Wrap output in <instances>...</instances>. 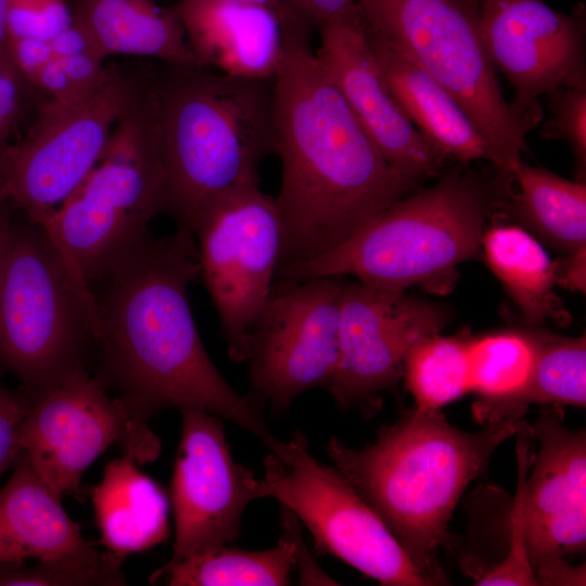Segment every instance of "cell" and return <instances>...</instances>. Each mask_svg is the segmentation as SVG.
Segmentation results:
<instances>
[{"instance_id":"obj_5","label":"cell","mask_w":586,"mask_h":586,"mask_svg":"<svg viewBox=\"0 0 586 586\" xmlns=\"http://www.w3.org/2000/svg\"><path fill=\"white\" fill-rule=\"evenodd\" d=\"M504 198L495 177L458 165L396 201L336 247L279 268L275 283L352 275L383 289L421 285L447 292L456 267L482 256L486 221Z\"/></svg>"},{"instance_id":"obj_25","label":"cell","mask_w":586,"mask_h":586,"mask_svg":"<svg viewBox=\"0 0 586 586\" xmlns=\"http://www.w3.org/2000/svg\"><path fill=\"white\" fill-rule=\"evenodd\" d=\"M481 252L528 326L570 321L563 301L553 291L555 260L530 232L518 225L491 226L483 232Z\"/></svg>"},{"instance_id":"obj_20","label":"cell","mask_w":586,"mask_h":586,"mask_svg":"<svg viewBox=\"0 0 586 586\" xmlns=\"http://www.w3.org/2000/svg\"><path fill=\"white\" fill-rule=\"evenodd\" d=\"M98 550L86 540L56 496L34 470L24 454L0 489V565L27 559L89 556Z\"/></svg>"},{"instance_id":"obj_3","label":"cell","mask_w":586,"mask_h":586,"mask_svg":"<svg viewBox=\"0 0 586 586\" xmlns=\"http://www.w3.org/2000/svg\"><path fill=\"white\" fill-rule=\"evenodd\" d=\"M522 419L464 432L442 410L412 408L383 426L373 444L351 448L331 437L334 468L379 514L417 568L433 583L445 578L437 552L462 493Z\"/></svg>"},{"instance_id":"obj_33","label":"cell","mask_w":586,"mask_h":586,"mask_svg":"<svg viewBox=\"0 0 586 586\" xmlns=\"http://www.w3.org/2000/svg\"><path fill=\"white\" fill-rule=\"evenodd\" d=\"M73 22L65 0H7L5 30L10 38L50 41Z\"/></svg>"},{"instance_id":"obj_1","label":"cell","mask_w":586,"mask_h":586,"mask_svg":"<svg viewBox=\"0 0 586 586\" xmlns=\"http://www.w3.org/2000/svg\"><path fill=\"white\" fill-rule=\"evenodd\" d=\"M199 277L195 237L178 227L162 238L151 234L91 283L98 318L94 378L117 394L143 431H151L150 418L164 409L198 408L282 457L288 442L268 428L262 406L225 380L202 343L188 297Z\"/></svg>"},{"instance_id":"obj_2","label":"cell","mask_w":586,"mask_h":586,"mask_svg":"<svg viewBox=\"0 0 586 586\" xmlns=\"http://www.w3.org/2000/svg\"><path fill=\"white\" fill-rule=\"evenodd\" d=\"M310 27L285 26L272 79L273 152L281 161L279 268L336 247L421 183L382 156L311 48Z\"/></svg>"},{"instance_id":"obj_6","label":"cell","mask_w":586,"mask_h":586,"mask_svg":"<svg viewBox=\"0 0 586 586\" xmlns=\"http://www.w3.org/2000/svg\"><path fill=\"white\" fill-rule=\"evenodd\" d=\"M97 321L88 283L17 209L0 246V362L29 399L87 370Z\"/></svg>"},{"instance_id":"obj_7","label":"cell","mask_w":586,"mask_h":586,"mask_svg":"<svg viewBox=\"0 0 586 586\" xmlns=\"http://www.w3.org/2000/svg\"><path fill=\"white\" fill-rule=\"evenodd\" d=\"M367 30L441 84L483 138L496 179L513 182L525 137L540 120L506 100L485 49L479 0H355Z\"/></svg>"},{"instance_id":"obj_30","label":"cell","mask_w":586,"mask_h":586,"mask_svg":"<svg viewBox=\"0 0 586 586\" xmlns=\"http://www.w3.org/2000/svg\"><path fill=\"white\" fill-rule=\"evenodd\" d=\"M123 561L107 551L84 557L39 560L37 564L0 565V586L126 585Z\"/></svg>"},{"instance_id":"obj_10","label":"cell","mask_w":586,"mask_h":586,"mask_svg":"<svg viewBox=\"0 0 586 586\" xmlns=\"http://www.w3.org/2000/svg\"><path fill=\"white\" fill-rule=\"evenodd\" d=\"M289 454L264 460L258 498L272 497L307 527L316 548L387 586H429L379 514L335 469L314 458L306 435L296 431Z\"/></svg>"},{"instance_id":"obj_35","label":"cell","mask_w":586,"mask_h":586,"mask_svg":"<svg viewBox=\"0 0 586 586\" xmlns=\"http://www.w3.org/2000/svg\"><path fill=\"white\" fill-rule=\"evenodd\" d=\"M29 398L0 386V474L16 460L21 453L20 429L27 411Z\"/></svg>"},{"instance_id":"obj_37","label":"cell","mask_w":586,"mask_h":586,"mask_svg":"<svg viewBox=\"0 0 586 586\" xmlns=\"http://www.w3.org/2000/svg\"><path fill=\"white\" fill-rule=\"evenodd\" d=\"M311 25L318 27L359 14L355 0H286Z\"/></svg>"},{"instance_id":"obj_9","label":"cell","mask_w":586,"mask_h":586,"mask_svg":"<svg viewBox=\"0 0 586 586\" xmlns=\"http://www.w3.org/2000/svg\"><path fill=\"white\" fill-rule=\"evenodd\" d=\"M151 75L111 63L79 101L42 98L26 135L0 150V206L11 204L38 224L48 218L99 162Z\"/></svg>"},{"instance_id":"obj_21","label":"cell","mask_w":586,"mask_h":586,"mask_svg":"<svg viewBox=\"0 0 586 586\" xmlns=\"http://www.w3.org/2000/svg\"><path fill=\"white\" fill-rule=\"evenodd\" d=\"M365 30L391 95L416 129L462 164L487 160L483 138L455 98L394 46Z\"/></svg>"},{"instance_id":"obj_4","label":"cell","mask_w":586,"mask_h":586,"mask_svg":"<svg viewBox=\"0 0 586 586\" xmlns=\"http://www.w3.org/2000/svg\"><path fill=\"white\" fill-rule=\"evenodd\" d=\"M165 64L151 79L165 212L178 227L192 230L217 201L259 187V165L273 152V78Z\"/></svg>"},{"instance_id":"obj_19","label":"cell","mask_w":586,"mask_h":586,"mask_svg":"<svg viewBox=\"0 0 586 586\" xmlns=\"http://www.w3.org/2000/svg\"><path fill=\"white\" fill-rule=\"evenodd\" d=\"M175 10L196 65L237 78H273L285 46L276 11L242 0H180Z\"/></svg>"},{"instance_id":"obj_18","label":"cell","mask_w":586,"mask_h":586,"mask_svg":"<svg viewBox=\"0 0 586 586\" xmlns=\"http://www.w3.org/2000/svg\"><path fill=\"white\" fill-rule=\"evenodd\" d=\"M319 29L317 58L385 161L419 181L438 175L447 156L416 129L391 95L360 15Z\"/></svg>"},{"instance_id":"obj_17","label":"cell","mask_w":586,"mask_h":586,"mask_svg":"<svg viewBox=\"0 0 586 586\" xmlns=\"http://www.w3.org/2000/svg\"><path fill=\"white\" fill-rule=\"evenodd\" d=\"M480 28L496 71L513 88V109L542 120L543 95L586 89L585 8L571 14L544 0H479Z\"/></svg>"},{"instance_id":"obj_14","label":"cell","mask_w":586,"mask_h":586,"mask_svg":"<svg viewBox=\"0 0 586 586\" xmlns=\"http://www.w3.org/2000/svg\"><path fill=\"white\" fill-rule=\"evenodd\" d=\"M442 305L362 282H343L337 358L328 387L344 408L373 412L380 393L402 379L405 357L421 337L441 332L449 320Z\"/></svg>"},{"instance_id":"obj_15","label":"cell","mask_w":586,"mask_h":586,"mask_svg":"<svg viewBox=\"0 0 586 586\" xmlns=\"http://www.w3.org/2000/svg\"><path fill=\"white\" fill-rule=\"evenodd\" d=\"M558 406H544L531 426L532 455L524 492V532L537 585H584L585 568L565 557L586 548V434L563 425Z\"/></svg>"},{"instance_id":"obj_8","label":"cell","mask_w":586,"mask_h":586,"mask_svg":"<svg viewBox=\"0 0 586 586\" xmlns=\"http://www.w3.org/2000/svg\"><path fill=\"white\" fill-rule=\"evenodd\" d=\"M150 86L151 79L82 182L39 224L89 286L144 242L152 219L165 212Z\"/></svg>"},{"instance_id":"obj_40","label":"cell","mask_w":586,"mask_h":586,"mask_svg":"<svg viewBox=\"0 0 586 586\" xmlns=\"http://www.w3.org/2000/svg\"><path fill=\"white\" fill-rule=\"evenodd\" d=\"M259 5H264L267 8L272 9L276 11L282 18L284 25L297 22V21H306L300 13H297L289 3L286 0H242ZM309 23V22H308Z\"/></svg>"},{"instance_id":"obj_12","label":"cell","mask_w":586,"mask_h":586,"mask_svg":"<svg viewBox=\"0 0 586 586\" xmlns=\"http://www.w3.org/2000/svg\"><path fill=\"white\" fill-rule=\"evenodd\" d=\"M337 277L273 284L247 340L251 392L272 413L284 412L301 393L328 388L337 358Z\"/></svg>"},{"instance_id":"obj_16","label":"cell","mask_w":586,"mask_h":586,"mask_svg":"<svg viewBox=\"0 0 586 586\" xmlns=\"http://www.w3.org/2000/svg\"><path fill=\"white\" fill-rule=\"evenodd\" d=\"M180 413L182 431L170 483L174 551L151 574V583L182 559L235 540L245 507L258 498L257 477L233 460L219 417L198 408Z\"/></svg>"},{"instance_id":"obj_41","label":"cell","mask_w":586,"mask_h":586,"mask_svg":"<svg viewBox=\"0 0 586 586\" xmlns=\"http://www.w3.org/2000/svg\"><path fill=\"white\" fill-rule=\"evenodd\" d=\"M17 209L11 204L0 206V246L11 218Z\"/></svg>"},{"instance_id":"obj_39","label":"cell","mask_w":586,"mask_h":586,"mask_svg":"<svg viewBox=\"0 0 586 586\" xmlns=\"http://www.w3.org/2000/svg\"><path fill=\"white\" fill-rule=\"evenodd\" d=\"M49 42L54 59L75 55L87 51H95L101 55L88 33L74 20V17L72 24Z\"/></svg>"},{"instance_id":"obj_24","label":"cell","mask_w":586,"mask_h":586,"mask_svg":"<svg viewBox=\"0 0 586 586\" xmlns=\"http://www.w3.org/2000/svg\"><path fill=\"white\" fill-rule=\"evenodd\" d=\"M540 340L542 330L528 324L469 336L470 392L477 397L473 405L476 421L487 425L522 419Z\"/></svg>"},{"instance_id":"obj_28","label":"cell","mask_w":586,"mask_h":586,"mask_svg":"<svg viewBox=\"0 0 586 586\" xmlns=\"http://www.w3.org/2000/svg\"><path fill=\"white\" fill-rule=\"evenodd\" d=\"M470 335L432 333L408 351L403 366L405 386L415 408L442 410L470 393L468 340Z\"/></svg>"},{"instance_id":"obj_26","label":"cell","mask_w":586,"mask_h":586,"mask_svg":"<svg viewBox=\"0 0 586 586\" xmlns=\"http://www.w3.org/2000/svg\"><path fill=\"white\" fill-rule=\"evenodd\" d=\"M499 208L518 226L563 255L586 246V184L521 163Z\"/></svg>"},{"instance_id":"obj_29","label":"cell","mask_w":586,"mask_h":586,"mask_svg":"<svg viewBox=\"0 0 586 586\" xmlns=\"http://www.w3.org/2000/svg\"><path fill=\"white\" fill-rule=\"evenodd\" d=\"M524 406H586V339L542 330L539 352Z\"/></svg>"},{"instance_id":"obj_36","label":"cell","mask_w":586,"mask_h":586,"mask_svg":"<svg viewBox=\"0 0 586 586\" xmlns=\"http://www.w3.org/2000/svg\"><path fill=\"white\" fill-rule=\"evenodd\" d=\"M7 50L14 68L29 85L38 73L54 59L48 40L10 38L7 40Z\"/></svg>"},{"instance_id":"obj_38","label":"cell","mask_w":586,"mask_h":586,"mask_svg":"<svg viewBox=\"0 0 586 586\" xmlns=\"http://www.w3.org/2000/svg\"><path fill=\"white\" fill-rule=\"evenodd\" d=\"M556 284L571 291L586 290V246L555 260Z\"/></svg>"},{"instance_id":"obj_31","label":"cell","mask_w":586,"mask_h":586,"mask_svg":"<svg viewBox=\"0 0 586 586\" xmlns=\"http://www.w3.org/2000/svg\"><path fill=\"white\" fill-rule=\"evenodd\" d=\"M514 435L517 436L518 485L511 511L509 549L500 563L476 578L475 585H537L526 551L524 532L525 481L533 455L531 425L521 420Z\"/></svg>"},{"instance_id":"obj_22","label":"cell","mask_w":586,"mask_h":586,"mask_svg":"<svg viewBox=\"0 0 586 586\" xmlns=\"http://www.w3.org/2000/svg\"><path fill=\"white\" fill-rule=\"evenodd\" d=\"M125 450L104 468L89 489L101 544L120 561L167 540L169 500L165 491L138 468Z\"/></svg>"},{"instance_id":"obj_42","label":"cell","mask_w":586,"mask_h":586,"mask_svg":"<svg viewBox=\"0 0 586 586\" xmlns=\"http://www.w3.org/2000/svg\"><path fill=\"white\" fill-rule=\"evenodd\" d=\"M7 0H0V54H8L5 30Z\"/></svg>"},{"instance_id":"obj_13","label":"cell","mask_w":586,"mask_h":586,"mask_svg":"<svg viewBox=\"0 0 586 586\" xmlns=\"http://www.w3.org/2000/svg\"><path fill=\"white\" fill-rule=\"evenodd\" d=\"M18 444L60 498L79 494L84 472L114 444L131 450L140 464L155 460L161 453L155 434L139 429L126 406L110 397L87 370L29 399Z\"/></svg>"},{"instance_id":"obj_23","label":"cell","mask_w":586,"mask_h":586,"mask_svg":"<svg viewBox=\"0 0 586 586\" xmlns=\"http://www.w3.org/2000/svg\"><path fill=\"white\" fill-rule=\"evenodd\" d=\"M72 12L104 59L132 55L196 64L175 8L153 0H76Z\"/></svg>"},{"instance_id":"obj_27","label":"cell","mask_w":586,"mask_h":586,"mask_svg":"<svg viewBox=\"0 0 586 586\" xmlns=\"http://www.w3.org/2000/svg\"><path fill=\"white\" fill-rule=\"evenodd\" d=\"M295 515L282 506L283 536L272 548L250 551L221 545L189 556L163 576L171 586H283L298 558ZM162 576V577H163Z\"/></svg>"},{"instance_id":"obj_11","label":"cell","mask_w":586,"mask_h":586,"mask_svg":"<svg viewBox=\"0 0 586 586\" xmlns=\"http://www.w3.org/2000/svg\"><path fill=\"white\" fill-rule=\"evenodd\" d=\"M191 231L200 277L216 307L228 356L245 361L251 327L271 294L281 260L275 198L259 187L232 193L207 208Z\"/></svg>"},{"instance_id":"obj_32","label":"cell","mask_w":586,"mask_h":586,"mask_svg":"<svg viewBox=\"0 0 586 586\" xmlns=\"http://www.w3.org/2000/svg\"><path fill=\"white\" fill-rule=\"evenodd\" d=\"M548 95L550 116L543 123L539 136L562 139L570 145L575 162L576 180L586 176V89L565 87Z\"/></svg>"},{"instance_id":"obj_34","label":"cell","mask_w":586,"mask_h":586,"mask_svg":"<svg viewBox=\"0 0 586 586\" xmlns=\"http://www.w3.org/2000/svg\"><path fill=\"white\" fill-rule=\"evenodd\" d=\"M42 98L17 73L9 54H0V150L12 143L28 109Z\"/></svg>"}]
</instances>
